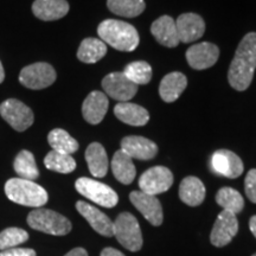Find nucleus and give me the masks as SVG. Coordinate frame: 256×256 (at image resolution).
I'll return each instance as SVG.
<instances>
[{
	"mask_svg": "<svg viewBox=\"0 0 256 256\" xmlns=\"http://www.w3.org/2000/svg\"><path fill=\"white\" fill-rule=\"evenodd\" d=\"M0 115L17 132H24L34 124V113L26 104L16 98H8L0 104Z\"/></svg>",
	"mask_w": 256,
	"mask_h": 256,
	"instance_id": "0eeeda50",
	"label": "nucleus"
},
{
	"mask_svg": "<svg viewBox=\"0 0 256 256\" xmlns=\"http://www.w3.org/2000/svg\"><path fill=\"white\" fill-rule=\"evenodd\" d=\"M179 198L190 206H197L206 198V188L197 177H186L179 186Z\"/></svg>",
	"mask_w": 256,
	"mask_h": 256,
	"instance_id": "5701e85b",
	"label": "nucleus"
},
{
	"mask_svg": "<svg viewBox=\"0 0 256 256\" xmlns=\"http://www.w3.org/2000/svg\"><path fill=\"white\" fill-rule=\"evenodd\" d=\"M220 50L215 44L203 42L194 44L186 51V60L191 68L196 70H204L212 66L217 62Z\"/></svg>",
	"mask_w": 256,
	"mask_h": 256,
	"instance_id": "4468645a",
	"label": "nucleus"
},
{
	"mask_svg": "<svg viewBox=\"0 0 256 256\" xmlns=\"http://www.w3.org/2000/svg\"><path fill=\"white\" fill-rule=\"evenodd\" d=\"M76 209L81 215L87 220L90 226L102 236L112 238L114 236V223L112 222L110 217L104 215L98 208L90 206L83 200H78L76 203Z\"/></svg>",
	"mask_w": 256,
	"mask_h": 256,
	"instance_id": "2eb2a0df",
	"label": "nucleus"
},
{
	"mask_svg": "<svg viewBox=\"0 0 256 256\" xmlns=\"http://www.w3.org/2000/svg\"><path fill=\"white\" fill-rule=\"evenodd\" d=\"M114 114L122 122L130 126H145L150 120V114L145 108L130 102H120L115 106Z\"/></svg>",
	"mask_w": 256,
	"mask_h": 256,
	"instance_id": "412c9836",
	"label": "nucleus"
},
{
	"mask_svg": "<svg viewBox=\"0 0 256 256\" xmlns=\"http://www.w3.org/2000/svg\"><path fill=\"white\" fill-rule=\"evenodd\" d=\"M86 160L90 174L94 177L102 178L108 172V156L104 146L98 142H92L86 151Z\"/></svg>",
	"mask_w": 256,
	"mask_h": 256,
	"instance_id": "393cba45",
	"label": "nucleus"
},
{
	"mask_svg": "<svg viewBox=\"0 0 256 256\" xmlns=\"http://www.w3.org/2000/svg\"><path fill=\"white\" fill-rule=\"evenodd\" d=\"M252 256H256V254H254V255H252Z\"/></svg>",
	"mask_w": 256,
	"mask_h": 256,
	"instance_id": "ea45409f",
	"label": "nucleus"
},
{
	"mask_svg": "<svg viewBox=\"0 0 256 256\" xmlns=\"http://www.w3.org/2000/svg\"><path fill=\"white\" fill-rule=\"evenodd\" d=\"M216 202L218 206L223 208V210L230 211L232 214H238L243 210L244 200L238 191L232 188H223L217 192Z\"/></svg>",
	"mask_w": 256,
	"mask_h": 256,
	"instance_id": "c756f323",
	"label": "nucleus"
},
{
	"mask_svg": "<svg viewBox=\"0 0 256 256\" xmlns=\"http://www.w3.org/2000/svg\"><path fill=\"white\" fill-rule=\"evenodd\" d=\"M114 236L130 252H138L142 247V234L139 222L130 212H122L116 217L114 222Z\"/></svg>",
	"mask_w": 256,
	"mask_h": 256,
	"instance_id": "39448f33",
	"label": "nucleus"
},
{
	"mask_svg": "<svg viewBox=\"0 0 256 256\" xmlns=\"http://www.w3.org/2000/svg\"><path fill=\"white\" fill-rule=\"evenodd\" d=\"M172 184H174V174L164 166H154L148 168L139 179V186L142 191L152 196L168 191Z\"/></svg>",
	"mask_w": 256,
	"mask_h": 256,
	"instance_id": "1a4fd4ad",
	"label": "nucleus"
},
{
	"mask_svg": "<svg viewBox=\"0 0 256 256\" xmlns=\"http://www.w3.org/2000/svg\"><path fill=\"white\" fill-rule=\"evenodd\" d=\"M32 12L40 20H57L68 14L69 4L66 0H36L32 5Z\"/></svg>",
	"mask_w": 256,
	"mask_h": 256,
	"instance_id": "aec40b11",
	"label": "nucleus"
},
{
	"mask_svg": "<svg viewBox=\"0 0 256 256\" xmlns=\"http://www.w3.org/2000/svg\"><path fill=\"white\" fill-rule=\"evenodd\" d=\"M108 98L102 92H92L82 104V114L84 120L90 124H98L104 120L108 110Z\"/></svg>",
	"mask_w": 256,
	"mask_h": 256,
	"instance_id": "a211bd4d",
	"label": "nucleus"
},
{
	"mask_svg": "<svg viewBox=\"0 0 256 256\" xmlns=\"http://www.w3.org/2000/svg\"><path fill=\"white\" fill-rule=\"evenodd\" d=\"M124 74L134 84H147L152 78V68L147 62L136 60L128 64Z\"/></svg>",
	"mask_w": 256,
	"mask_h": 256,
	"instance_id": "2f4dec72",
	"label": "nucleus"
},
{
	"mask_svg": "<svg viewBox=\"0 0 256 256\" xmlns=\"http://www.w3.org/2000/svg\"><path fill=\"white\" fill-rule=\"evenodd\" d=\"M44 165L48 170L58 174H70L76 168V162L70 154L50 151L44 158Z\"/></svg>",
	"mask_w": 256,
	"mask_h": 256,
	"instance_id": "7c9ffc66",
	"label": "nucleus"
},
{
	"mask_svg": "<svg viewBox=\"0 0 256 256\" xmlns=\"http://www.w3.org/2000/svg\"><path fill=\"white\" fill-rule=\"evenodd\" d=\"M5 80V72H4V66H2V62H0V83H2V81Z\"/></svg>",
	"mask_w": 256,
	"mask_h": 256,
	"instance_id": "58836bf2",
	"label": "nucleus"
},
{
	"mask_svg": "<svg viewBox=\"0 0 256 256\" xmlns=\"http://www.w3.org/2000/svg\"><path fill=\"white\" fill-rule=\"evenodd\" d=\"M249 228H250L252 235L256 238V216H252L250 220H249Z\"/></svg>",
	"mask_w": 256,
	"mask_h": 256,
	"instance_id": "4c0bfd02",
	"label": "nucleus"
},
{
	"mask_svg": "<svg viewBox=\"0 0 256 256\" xmlns=\"http://www.w3.org/2000/svg\"><path fill=\"white\" fill-rule=\"evenodd\" d=\"M238 222L235 214L223 210L220 211L215 224H214L210 241L215 247H224L232 242L234 236L238 234Z\"/></svg>",
	"mask_w": 256,
	"mask_h": 256,
	"instance_id": "9b49d317",
	"label": "nucleus"
},
{
	"mask_svg": "<svg viewBox=\"0 0 256 256\" xmlns=\"http://www.w3.org/2000/svg\"><path fill=\"white\" fill-rule=\"evenodd\" d=\"M98 34L104 44L119 51L136 50L139 46V34L133 25L116 19H107L98 25Z\"/></svg>",
	"mask_w": 256,
	"mask_h": 256,
	"instance_id": "f03ea898",
	"label": "nucleus"
},
{
	"mask_svg": "<svg viewBox=\"0 0 256 256\" xmlns=\"http://www.w3.org/2000/svg\"><path fill=\"white\" fill-rule=\"evenodd\" d=\"M188 86L186 76L182 72H170L160 82L159 94L165 102H174Z\"/></svg>",
	"mask_w": 256,
	"mask_h": 256,
	"instance_id": "4be33fe9",
	"label": "nucleus"
},
{
	"mask_svg": "<svg viewBox=\"0 0 256 256\" xmlns=\"http://www.w3.org/2000/svg\"><path fill=\"white\" fill-rule=\"evenodd\" d=\"M0 256H36V252L30 248H11L0 252Z\"/></svg>",
	"mask_w": 256,
	"mask_h": 256,
	"instance_id": "f704fd0d",
	"label": "nucleus"
},
{
	"mask_svg": "<svg viewBox=\"0 0 256 256\" xmlns=\"http://www.w3.org/2000/svg\"><path fill=\"white\" fill-rule=\"evenodd\" d=\"M48 142L52 147V151L66 153L72 156L78 150V142L68 132L60 128H55L48 136Z\"/></svg>",
	"mask_w": 256,
	"mask_h": 256,
	"instance_id": "cd10ccee",
	"label": "nucleus"
},
{
	"mask_svg": "<svg viewBox=\"0 0 256 256\" xmlns=\"http://www.w3.org/2000/svg\"><path fill=\"white\" fill-rule=\"evenodd\" d=\"M64 256H88V252L86 249L83 248H75L72 250H70L68 254H66Z\"/></svg>",
	"mask_w": 256,
	"mask_h": 256,
	"instance_id": "e433bc0d",
	"label": "nucleus"
},
{
	"mask_svg": "<svg viewBox=\"0 0 256 256\" xmlns=\"http://www.w3.org/2000/svg\"><path fill=\"white\" fill-rule=\"evenodd\" d=\"M5 194L10 200L19 206L40 208L49 200L48 192L40 185L22 178H11L5 184Z\"/></svg>",
	"mask_w": 256,
	"mask_h": 256,
	"instance_id": "7ed1b4c3",
	"label": "nucleus"
},
{
	"mask_svg": "<svg viewBox=\"0 0 256 256\" xmlns=\"http://www.w3.org/2000/svg\"><path fill=\"white\" fill-rule=\"evenodd\" d=\"M256 69V32H249L240 42L232 64L228 80L238 92L246 90L252 81Z\"/></svg>",
	"mask_w": 256,
	"mask_h": 256,
	"instance_id": "f257e3e1",
	"label": "nucleus"
},
{
	"mask_svg": "<svg viewBox=\"0 0 256 256\" xmlns=\"http://www.w3.org/2000/svg\"><path fill=\"white\" fill-rule=\"evenodd\" d=\"M102 88L114 100L127 102L134 98L138 86L130 81L124 72H112L102 80Z\"/></svg>",
	"mask_w": 256,
	"mask_h": 256,
	"instance_id": "9d476101",
	"label": "nucleus"
},
{
	"mask_svg": "<svg viewBox=\"0 0 256 256\" xmlns=\"http://www.w3.org/2000/svg\"><path fill=\"white\" fill-rule=\"evenodd\" d=\"M26 220L32 229L49 235L64 236L72 232L70 220L54 210L36 209L28 214Z\"/></svg>",
	"mask_w": 256,
	"mask_h": 256,
	"instance_id": "20e7f679",
	"label": "nucleus"
},
{
	"mask_svg": "<svg viewBox=\"0 0 256 256\" xmlns=\"http://www.w3.org/2000/svg\"><path fill=\"white\" fill-rule=\"evenodd\" d=\"M211 168L217 174L235 179L243 174V162L238 154L228 150H220L211 156Z\"/></svg>",
	"mask_w": 256,
	"mask_h": 256,
	"instance_id": "ddd939ff",
	"label": "nucleus"
},
{
	"mask_svg": "<svg viewBox=\"0 0 256 256\" xmlns=\"http://www.w3.org/2000/svg\"><path fill=\"white\" fill-rule=\"evenodd\" d=\"M28 240V234L20 228H8L0 232V252L14 248Z\"/></svg>",
	"mask_w": 256,
	"mask_h": 256,
	"instance_id": "473e14b6",
	"label": "nucleus"
},
{
	"mask_svg": "<svg viewBox=\"0 0 256 256\" xmlns=\"http://www.w3.org/2000/svg\"><path fill=\"white\" fill-rule=\"evenodd\" d=\"M107 54V46L98 38H86L78 50V58L83 63L92 64L104 58Z\"/></svg>",
	"mask_w": 256,
	"mask_h": 256,
	"instance_id": "a878e982",
	"label": "nucleus"
},
{
	"mask_svg": "<svg viewBox=\"0 0 256 256\" xmlns=\"http://www.w3.org/2000/svg\"><path fill=\"white\" fill-rule=\"evenodd\" d=\"M244 190L249 200L256 203V168H252L248 172L244 180Z\"/></svg>",
	"mask_w": 256,
	"mask_h": 256,
	"instance_id": "72a5a7b5",
	"label": "nucleus"
},
{
	"mask_svg": "<svg viewBox=\"0 0 256 256\" xmlns=\"http://www.w3.org/2000/svg\"><path fill=\"white\" fill-rule=\"evenodd\" d=\"M151 32L158 43L168 48H176L179 42L177 26L174 18L170 16H162L151 26Z\"/></svg>",
	"mask_w": 256,
	"mask_h": 256,
	"instance_id": "6ab92c4d",
	"label": "nucleus"
},
{
	"mask_svg": "<svg viewBox=\"0 0 256 256\" xmlns=\"http://www.w3.org/2000/svg\"><path fill=\"white\" fill-rule=\"evenodd\" d=\"M78 194L104 208H114L119 202L116 192L101 182L90 178H78L75 183Z\"/></svg>",
	"mask_w": 256,
	"mask_h": 256,
	"instance_id": "423d86ee",
	"label": "nucleus"
},
{
	"mask_svg": "<svg viewBox=\"0 0 256 256\" xmlns=\"http://www.w3.org/2000/svg\"><path fill=\"white\" fill-rule=\"evenodd\" d=\"M176 26L179 42L183 43H191L203 36L206 31V24L200 16L196 14H183L176 20Z\"/></svg>",
	"mask_w": 256,
	"mask_h": 256,
	"instance_id": "dca6fc26",
	"label": "nucleus"
},
{
	"mask_svg": "<svg viewBox=\"0 0 256 256\" xmlns=\"http://www.w3.org/2000/svg\"><path fill=\"white\" fill-rule=\"evenodd\" d=\"M130 200L152 226H158L162 223V208L156 196L142 191H133L130 192Z\"/></svg>",
	"mask_w": 256,
	"mask_h": 256,
	"instance_id": "f8f14e48",
	"label": "nucleus"
},
{
	"mask_svg": "<svg viewBox=\"0 0 256 256\" xmlns=\"http://www.w3.org/2000/svg\"><path fill=\"white\" fill-rule=\"evenodd\" d=\"M112 171L114 177L122 184H130L136 178V170L133 164V159L122 150H119L114 153L112 159Z\"/></svg>",
	"mask_w": 256,
	"mask_h": 256,
	"instance_id": "b1692460",
	"label": "nucleus"
},
{
	"mask_svg": "<svg viewBox=\"0 0 256 256\" xmlns=\"http://www.w3.org/2000/svg\"><path fill=\"white\" fill-rule=\"evenodd\" d=\"M101 256H126L124 255L122 252L116 250L114 248H104V250L101 252Z\"/></svg>",
	"mask_w": 256,
	"mask_h": 256,
	"instance_id": "c9c22d12",
	"label": "nucleus"
},
{
	"mask_svg": "<svg viewBox=\"0 0 256 256\" xmlns=\"http://www.w3.org/2000/svg\"><path fill=\"white\" fill-rule=\"evenodd\" d=\"M107 6L113 14L126 18L138 17L146 8L144 0H107Z\"/></svg>",
	"mask_w": 256,
	"mask_h": 256,
	"instance_id": "c85d7f7f",
	"label": "nucleus"
},
{
	"mask_svg": "<svg viewBox=\"0 0 256 256\" xmlns=\"http://www.w3.org/2000/svg\"><path fill=\"white\" fill-rule=\"evenodd\" d=\"M14 168L16 174H18V178L34 182L40 176V171H38L34 156L30 151H26V150H23V151L18 153L14 159Z\"/></svg>",
	"mask_w": 256,
	"mask_h": 256,
	"instance_id": "bb28decb",
	"label": "nucleus"
},
{
	"mask_svg": "<svg viewBox=\"0 0 256 256\" xmlns=\"http://www.w3.org/2000/svg\"><path fill=\"white\" fill-rule=\"evenodd\" d=\"M121 150L132 159L150 160L158 153V146L150 139L144 136H130L124 138L121 142Z\"/></svg>",
	"mask_w": 256,
	"mask_h": 256,
	"instance_id": "f3484780",
	"label": "nucleus"
},
{
	"mask_svg": "<svg viewBox=\"0 0 256 256\" xmlns=\"http://www.w3.org/2000/svg\"><path fill=\"white\" fill-rule=\"evenodd\" d=\"M55 81L56 72L49 63H34L25 66L19 74V82L32 90L50 87Z\"/></svg>",
	"mask_w": 256,
	"mask_h": 256,
	"instance_id": "6e6552de",
	"label": "nucleus"
}]
</instances>
